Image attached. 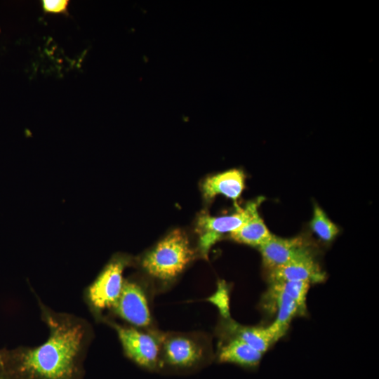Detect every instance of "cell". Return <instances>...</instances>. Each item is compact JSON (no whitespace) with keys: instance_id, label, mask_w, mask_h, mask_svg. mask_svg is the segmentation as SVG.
I'll use <instances>...</instances> for the list:
<instances>
[{"instance_id":"1","label":"cell","mask_w":379,"mask_h":379,"mask_svg":"<svg viewBox=\"0 0 379 379\" xmlns=\"http://www.w3.org/2000/svg\"><path fill=\"white\" fill-rule=\"evenodd\" d=\"M48 328L47 340L36 347L0 350L6 379H74L94 334L91 324L74 314L58 312L39 300Z\"/></svg>"},{"instance_id":"2","label":"cell","mask_w":379,"mask_h":379,"mask_svg":"<svg viewBox=\"0 0 379 379\" xmlns=\"http://www.w3.org/2000/svg\"><path fill=\"white\" fill-rule=\"evenodd\" d=\"M194 258L185 233L175 230L142 256L140 266L152 280L149 286L155 294L167 291Z\"/></svg>"},{"instance_id":"3","label":"cell","mask_w":379,"mask_h":379,"mask_svg":"<svg viewBox=\"0 0 379 379\" xmlns=\"http://www.w3.org/2000/svg\"><path fill=\"white\" fill-rule=\"evenodd\" d=\"M215 359L210 338L201 332H162L158 372L187 374Z\"/></svg>"},{"instance_id":"4","label":"cell","mask_w":379,"mask_h":379,"mask_svg":"<svg viewBox=\"0 0 379 379\" xmlns=\"http://www.w3.org/2000/svg\"><path fill=\"white\" fill-rule=\"evenodd\" d=\"M101 321L116 331L127 358L145 370L158 372L162 331L121 325L106 317Z\"/></svg>"},{"instance_id":"5","label":"cell","mask_w":379,"mask_h":379,"mask_svg":"<svg viewBox=\"0 0 379 379\" xmlns=\"http://www.w3.org/2000/svg\"><path fill=\"white\" fill-rule=\"evenodd\" d=\"M129 262L126 255L113 257L86 288V301L97 319L101 321L103 312L111 310L118 300L124 282V271Z\"/></svg>"},{"instance_id":"6","label":"cell","mask_w":379,"mask_h":379,"mask_svg":"<svg viewBox=\"0 0 379 379\" xmlns=\"http://www.w3.org/2000/svg\"><path fill=\"white\" fill-rule=\"evenodd\" d=\"M154 294L147 282L124 279L120 296L110 311L127 325L140 329L157 328L151 310Z\"/></svg>"},{"instance_id":"7","label":"cell","mask_w":379,"mask_h":379,"mask_svg":"<svg viewBox=\"0 0 379 379\" xmlns=\"http://www.w3.org/2000/svg\"><path fill=\"white\" fill-rule=\"evenodd\" d=\"M263 200V197H258L228 215L213 217L206 213L201 215L197 220V232L199 235L198 248L201 255L207 258L211 248L223 234H230L241 227L258 211Z\"/></svg>"},{"instance_id":"8","label":"cell","mask_w":379,"mask_h":379,"mask_svg":"<svg viewBox=\"0 0 379 379\" xmlns=\"http://www.w3.org/2000/svg\"><path fill=\"white\" fill-rule=\"evenodd\" d=\"M258 249L262 264L268 271L298 259L314 256L308 241L299 236L282 238L272 234Z\"/></svg>"},{"instance_id":"9","label":"cell","mask_w":379,"mask_h":379,"mask_svg":"<svg viewBox=\"0 0 379 379\" xmlns=\"http://www.w3.org/2000/svg\"><path fill=\"white\" fill-rule=\"evenodd\" d=\"M215 333L219 340L238 339L263 354L281 338L271 324L267 326H244L231 317H220Z\"/></svg>"},{"instance_id":"10","label":"cell","mask_w":379,"mask_h":379,"mask_svg":"<svg viewBox=\"0 0 379 379\" xmlns=\"http://www.w3.org/2000/svg\"><path fill=\"white\" fill-rule=\"evenodd\" d=\"M326 279L314 256L298 259L268 271L269 283L281 281H306L320 283Z\"/></svg>"},{"instance_id":"11","label":"cell","mask_w":379,"mask_h":379,"mask_svg":"<svg viewBox=\"0 0 379 379\" xmlns=\"http://www.w3.org/2000/svg\"><path fill=\"white\" fill-rule=\"evenodd\" d=\"M263 353L235 338L219 340L215 358L219 363L232 364L246 369L256 368Z\"/></svg>"},{"instance_id":"12","label":"cell","mask_w":379,"mask_h":379,"mask_svg":"<svg viewBox=\"0 0 379 379\" xmlns=\"http://www.w3.org/2000/svg\"><path fill=\"white\" fill-rule=\"evenodd\" d=\"M263 302L267 305L272 304V308H276L277 316L271 325L281 337L286 333L292 319L306 312V310L273 284H270Z\"/></svg>"},{"instance_id":"13","label":"cell","mask_w":379,"mask_h":379,"mask_svg":"<svg viewBox=\"0 0 379 379\" xmlns=\"http://www.w3.org/2000/svg\"><path fill=\"white\" fill-rule=\"evenodd\" d=\"M244 187V173L234 168L206 178L202 185V192L206 200L222 194L236 201L241 196Z\"/></svg>"},{"instance_id":"14","label":"cell","mask_w":379,"mask_h":379,"mask_svg":"<svg viewBox=\"0 0 379 379\" xmlns=\"http://www.w3.org/2000/svg\"><path fill=\"white\" fill-rule=\"evenodd\" d=\"M272 234L259 215L258 211L238 230L231 232V239L241 244L259 247L267 241Z\"/></svg>"},{"instance_id":"15","label":"cell","mask_w":379,"mask_h":379,"mask_svg":"<svg viewBox=\"0 0 379 379\" xmlns=\"http://www.w3.org/2000/svg\"><path fill=\"white\" fill-rule=\"evenodd\" d=\"M310 226L318 238L324 242L332 241L339 233L338 227L328 218L324 210L317 204L314 205Z\"/></svg>"},{"instance_id":"16","label":"cell","mask_w":379,"mask_h":379,"mask_svg":"<svg viewBox=\"0 0 379 379\" xmlns=\"http://www.w3.org/2000/svg\"><path fill=\"white\" fill-rule=\"evenodd\" d=\"M276 285L302 308H306V298L310 284L306 281H281L270 283Z\"/></svg>"},{"instance_id":"17","label":"cell","mask_w":379,"mask_h":379,"mask_svg":"<svg viewBox=\"0 0 379 379\" xmlns=\"http://www.w3.org/2000/svg\"><path fill=\"white\" fill-rule=\"evenodd\" d=\"M207 300L214 304L218 309L220 317H230L229 306V288L224 281L218 282L216 292Z\"/></svg>"},{"instance_id":"18","label":"cell","mask_w":379,"mask_h":379,"mask_svg":"<svg viewBox=\"0 0 379 379\" xmlns=\"http://www.w3.org/2000/svg\"><path fill=\"white\" fill-rule=\"evenodd\" d=\"M68 4V0L42 1L43 10L47 13H67Z\"/></svg>"},{"instance_id":"19","label":"cell","mask_w":379,"mask_h":379,"mask_svg":"<svg viewBox=\"0 0 379 379\" xmlns=\"http://www.w3.org/2000/svg\"><path fill=\"white\" fill-rule=\"evenodd\" d=\"M0 379H5L2 375H0Z\"/></svg>"},{"instance_id":"20","label":"cell","mask_w":379,"mask_h":379,"mask_svg":"<svg viewBox=\"0 0 379 379\" xmlns=\"http://www.w3.org/2000/svg\"><path fill=\"white\" fill-rule=\"evenodd\" d=\"M1 354H0V364H1Z\"/></svg>"}]
</instances>
